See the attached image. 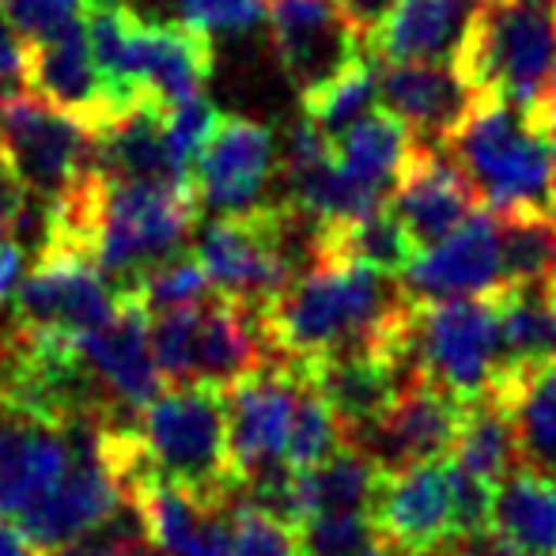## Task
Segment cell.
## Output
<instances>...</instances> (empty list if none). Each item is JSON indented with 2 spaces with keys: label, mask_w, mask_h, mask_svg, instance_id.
Wrapping results in <instances>:
<instances>
[{
  "label": "cell",
  "mask_w": 556,
  "mask_h": 556,
  "mask_svg": "<svg viewBox=\"0 0 556 556\" xmlns=\"http://www.w3.org/2000/svg\"><path fill=\"white\" fill-rule=\"evenodd\" d=\"M144 542L148 538H144V527H140V515H137V507L129 504V507H122L111 522L88 530V534L61 545V549H53L50 556H137Z\"/></svg>",
  "instance_id": "cell-37"
},
{
  "label": "cell",
  "mask_w": 556,
  "mask_h": 556,
  "mask_svg": "<svg viewBox=\"0 0 556 556\" xmlns=\"http://www.w3.org/2000/svg\"><path fill=\"white\" fill-rule=\"evenodd\" d=\"M409 311L413 300L402 280L337 257H315L262 311V333L277 364L307 371L323 359L387 349Z\"/></svg>",
  "instance_id": "cell-1"
},
{
  "label": "cell",
  "mask_w": 556,
  "mask_h": 556,
  "mask_svg": "<svg viewBox=\"0 0 556 556\" xmlns=\"http://www.w3.org/2000/svg\"><path fill=\"white\" fill-rule=\"evenodd\" d=\"M23 277H27V250L15 239H0V307L15 300Z\"/></svg>",
  "instance_id": "cell-41"
},
{
  "label": "cell",
  "mask_w": 556,
  "mask_h": 556,
  "mask_svg": "<svg viewBox=\"0 0 556 556\" xmlns=\"http://www.w3.org/2000/svg\"><path fill=\"white\" fill-rule=\"evenodd\" d=\"M30 205H35V201H30V190L23 186L12 155H8L4 144H0V239H12V235L20 231V224L27 220Z\"/></svg>",
  "instance_id": "cell-38"
},
{
  "label": "cell",
  "mask_w": 556,
  "mask_h": 556,
  "mask_svg": "<svg viewBox=\"0 0 556 556\" xmlns=\"http://www.w3.org/2000/svg\"><path fill=\"white\" fill-rule=\"evenodd\" d=\"M454 73L477 99H496L534 122L556 91V23L538 0H484Z\"/></svg>",
  "instance_id": "cell-4"
},
{
  "label": "cell",
  "mask_w": 556,
  "mask_h": 556,
  "mask_svg": "<svg viewBox=\"0 0 556 556\" xmlns=\"http://www.w3.org/2000/svg\"><path fill=\"white\" fill-rule=\"evenodd\" d=\"M530 125H534V129L542 132V140H545V144H549L553 163H556V91H553V99H549V103H545V111L538 114Z\"/></svg>",
  "instance_id": "cell-45"
},
{
  "label": "cell",
  "mask_w": 556,
  "mask_h": 556,
  "mask_svg": "<svg viewBox=\"0 0 556 556\" xmlns=\"http://www.w3.org/2000/svg\"><path fill=\"white\" fill-rule=\"evenodd\" d=\"M484 0H397L367 50L382 65H451L458 61Z\"/></svg>",
  "instance_id": "cell-18"
},
{
  "label": "cell",
  "mask_w": 556,
  "mask_h": 556,
  "mask_svg": "<svg viewBox=\"0 0 556 556\" xmlns=\"http://www.w3.org/2000/svg\"><path fill=\"white\" fill-rule=\"evenodd\" d=\"M23 84H27L35 99L76 117V122H84L96 132L117 122L111 99L103 91V80L96 73V61H91L84 23L68 30V35L50 38V42L23 46Z\"/></svg>",
  "instance_id": "cell-17"
},
{
  "label": "cell",
  "mask_w": 556,
  "mask_h": 556,
  "mask_svg": "<svg viewBox=\"0 0 556 556\" xmlns=\"http://www.w3.org/2000/svg\"><path fill=\"white\" fill-rule=\"evenodd\" d=\"M394 4L397 0H333V8L344 20V27H349L364 46L371 42L375 30L387 23V15L394 12Z\"/></svg>",
  "instance_id": "cell-39"
},
{
  "label": "cell",
  "mask_w": 556,
  "mask_h": 556,
  "mask_svg": "<svg viewBox=\"0 0 556 556\" xmlns=\"http://www.w3.org/2000/svg\"><path fill=\"white\" fill-rule=\"evenodd\" d=\"M227 556H303L300 534L288 522L257 511L235 492L227 507Z\"/></svg>",
  "instance_id": "cell-32"
},
{
  "label": "cell",
  "mask_w": 556,
  "mask_h": 556,
  "mask_svg": "<svg viewBox=\"0 0 556 556\" xmlns=\"http://www.w3.org/2000/svg\"><path fill=\"white\" fill-rule=\"evenodd\" d=\"M300 394L303 371L277 359L227 390V446H231V469L239 484L285 466Z\"/></svg>",
  "instance_id": "cell-9"
},
{
  "label": "cell",
  "mask_w": 556,
  "mask_h": 556,
  "mask_svg": "<svg viewBox=\"0 0 556 556\" xmlns=\"http://www.w3.org/2000/svg\"><path fill=\"white\" fill-rule=\"evenodd\" d=\"M73 466L68 428L0 413V519L20 527Z\"/></svg>",
  "instance_id": "cell-16"
},
{
  "label": "cell",
  "mask_w": 556,
  "mask_h": 556,
  "mask_svg": "<svg viewBox=\"0 0 556 556\" xmlns=\"http://www.w3.org/2000/svg\"><path fill=\"white\" fill-rule=\"evenodd\" d=\"M295 534H300L303 556H364L379 545V534H375V522L367 511L315 515Z\"/></svg>",
  "instance_id": "cell-33"
},
{
  "label": "cell",
  "mask_w": 556,
  "mask_h": 556,
  "mask_svg": "<svg viewBox=\"0 0 556 556\" xmlns=\"http://www.w3.org/2000/svg\"><path fill=\"white\" fill-rule=\"evenodd\" d=\"M216 122H220V114H216V106L208 103L205 96L190 99V103H178L167 111V155H170V170H175L178 182H190L193 178V167H198Z\"/></svg>",
  "instance_id": "cell-34"
},
{
  "label": "cell",
  "mask_w": 556,
  "mask_h": 556,
  "mask_svg": "<svg viewBox=\"0 0 556 556\" xmlns=\"http://www.w3.org/2000/svg\"><path fill=\"white\" fill-rule=\"evenodd\" d=\"M504 288L556 285V213L496 216Z\"/></svg>",
  "instance_id": "cell-28"
},
{
  "label": "cell",
  "mask_w": 556,
  "mask_h": 556,
  "mask_svg": "<svg viewBox=\"0 0 556 556\" xmlns=\"http://www.w3.org/2000/svg\"><path fill=\"white\" fill-rule=\"evenodd\" d=\"M397 356L413 379L428 382L454 405L484 402L504 379L496 307L492 300L413 303Z\"/></svg>",
  "instance_id": "cell-5"
},
{
  "label": "cell",
  "mask_w": 556,
  "mask_h": 556,
  "mask_svg": "<svg viewBox=\"0 0 556 556\" xmlns=\"http://www.w3.org/2000/svg\"><path fill=\"white\" fill-rule=\"evenodd\" d=\"M0 12L23 38V46H35L80 27L88 0H0Z\"/></svg>",
  "instance_id": "cell-35"
},
{
  "label": "cell",
  "mask_w": 556,
  "mask_h": 556,
  "mask_svg": "<svg viewBox=\"0 0 556 556\" xmlns=\"http://www.w3.org/2000/svg\"><path fill=\"white\" fill-rule=\"evenodd\" d=\"M364 556H402V553H394V549H390V545H382V542H379L371 553H364Z\"/></svg>",
  "instance_id": "cell-47"
},
{
  "label": "cell",
  "mask_w": 556,
  "mask_h": 556,
  "mask_svg": "<svg viewBox=\"0 0 556 556\" xmlns=\"http://www.w3.org/2000/svg\"><path fill=\"white\" fill-rule=\"evenodd\" d=\"M454 466L473 473L477 481L496 489L507 473L522 466L519 462V443H515V428L507 409L496 397L484 402L462 405L458 417V440H454Z\"/></svg>",
  "instance_id": "cell-26"
},
{
  "label": "cell",
  "mask_w": 556,
  "mask_h": 556,
  "mask_svg": "<svg viewBox=\"0 0 556 556\" xmlns=\"http://www.w3.org/2000/svg\"><path fill=\"white\" fill-rule=\"evenodd\" d=\"M443 152L462 170L484 213H556L553 152L515 106L477 99Z\"/></svg>",
  "instance_id": "cell-2"
},
{
  "label": "cell",
  "mask_w": 556,
  "mask_h": 556,
  "mask_svg": "<svg viewBox=\"0 0 556 556\" xmlns=\"http://www.w3.org/2000/svg\"><path fill=\"white\" fill-rule=\"evenodd\" d=\"M140 23H178V0H122Z\"/></svg>",
  "instance_id": "cell-43"
},
{
  "label": "cell",
  "mask_w": 556,
  "mask_h": 556,
  "mask_svg": "<svg viewBox=\"0 0 556 556\" xmlns=\"http://www.w3.org/2000/svg\"><path fill=\"white\" fill-rule=\"evenodd\" d=\"M489 530L519 556H556V484L519 466L492 492Z\"/></svg>",
  "instance_id": "cell-23"
},
{
  "label": "cell",
  "mask_w": 556,
  "mask_h": 556,
  "mask_svg": "<svg viewBox=\"0 0 556 556\" xmlns=\"http://www.w3.org/2000/svg\"><path fill=\"white\" fill-rule=\"evenodd\" d=\"M344 451V428L337 420V413L326 405V397L303 375V394H300V409H295V425H292V440H288V458L285 466L303 473V469H315L323 462H330L333 454Z\"/></svg>",
  "instance_id": "cell-31"
},
{
  "label": "cell",
  "mask_w": 556,
  "mask_h": 556,
  "mask_svg": "<svg viewBox=\"0 0 556 556\" xmlns=\"http://www.w3.org/2000/svg\"><path fill=\"white\" fill-rule=\"evenodd\" d=\"M553 23H556V0H553Z\"/></svg>",
  "instance_id": "cell-48"
},
{
  "label": "cell",
  "mask_w": 556,
  "mask_h": 556,
  "mask_svg": "<svg viewBox=\"0 0 556 556\" xmlns=\"http://www.w3.org/2000/svg\"><path fill=\"white\" fill-rule=\"evenodd\" d=\"M428 556H519L504 538H496L492 530H477V534H458L451 542H443L440 549Z\"/></svg>",
  "instance_id": "cell-40"
},
{
  "label": "cell",
  "mask_w": 556,
  "mask_h": 556,
  "mask_svg": "<svg viewBox=\"0 0 556 556\" xmlns=\"http://www.w3.org/2000/svg\"><path fill=\"white\" fill-rule=\"evenodd\" d=\"M269 15V0H178V23L198 35H242Z\"/></svg>",
  "instance_id": "cell-36"
},
{
  "label": "cell",
  "mask_w": 556,
  "mask_h": 556,
  "mask_svg": "<svg viewBox=\"0 0 556 556\" xmlns=\"http://www.w3.org/2000/svg\"><path fill=\"white\" fill-rule=\"evenodd\" d=\"M12 80H23V38L0 12V88Z\"/></svg>",
  "instance_id": "cell-42"
},
{
  "label": "cell",
  "mask_w": 556,
  "mask_h": 556,
  "mask_svg": "<svg viewBox=\"0 0 556 556\" xmlns=\"http://www.w3.org/2000/svg\"><path fill=\"white\" fill-rule=\"evenodd\" d=\"M125 295H132L144 307V315H167V311L198 307V303L213 300V285H208L198 254L193 250H178L167 262L152 265Z\"/></svg>",
  "instance_id": "cell-30"
},
{
  "label": "cell",
  "mask_w": 556,
  "mask_h": 556,
  "mask_svg": "<svg viewBox=\"0 0 556 556\" xmlns=\"http://www.w3.org/2000/svg\"><path fill=\"white\" fill-rule=\"evenodd\" d=\"M96 167L117 182H178L167 155V111L137 106L99 129Z\"/></svg>",
  "instance_id": "cell-22"
},
{
  "label": "cell",
  "mask_w": 556,
  "mask_h": 556,
  "mask_svg": "<svg viewBox=\"0 0 556 556\" xmlns=\"http://www.w3.org/2000/svg\"><path fill=\"white\" fill-rule=\"evenodd\" d=\"M462 405L432 390L428 382H409L390 402L382 417L344 435V446L364 454L379 473H402L413 466H435L454 454Z\"/></svg>",
  "instance_id": "cell-10"
},
{
  "label": "cell",
  "mask_w": 556,
  "mask_h": 556,
  "mask_svg": "<svg viewBox=\"0 0 556 556\" xmlns=\"http://www.w3.org/2000/svg\"><path fill=\"white\" fill-rule=\"evenodd\" d=\"M507 371L556 364V285H522L492 295Z\"/></svg>",
  "instance_id": "cell-24"
},
{
  "label": "cell",
  "mask_w": 556,
  "mask_h": 556,
  "mask_svg": "<svg viewBox=\"0 0 556 556\" xmlns=\"http://www.w3.org/2000/svg\"><path fill=\"white\" fill-rule=\"evenodd\" d=\"M0 144L12 155L30 198H42V205L65 198L96 170V129L53 111L30 91L0 99Z\"/></svg>",
  "instance_id": "cell-7"
},
{
  "label": "cell",
  "mask_w": 556,
  "mask_h": 556,
  "mask_svg": "<svg viewBox=\"0 0 556 556\" xmlns=\"http://www.w3.org/2000/svg\"><path fill=\"white\" fill-rule=\"evenodd\" d=\"M402 288L413 303L492 300L496 292H504L496 216L477 208L458 231L417 254V262L405 269Z\"/></svg>",
  "instance_id": "cell-13"
},
{
  "label": "cell",
  "mask_w": 556,
  "mask_h": 556,
  "mask_svg": "<svg viewBox=\"0 0 556 556\" xmlns=\"http://www.w3.org/2000/svg\"><path fill=\"white\" fill-rule=\"evenodd\" d=\"M0 556H42V553L27 542V534L20 527L0 519Z\"/></svg>",
  "instance_id": "cell-44"
},
{
  "label": "cell",
  "mask_w": 556,
  "mask_h": 556,
  "mask_svg": "<svg viewBox=\"0 0 556 556\" xmlns=\"http://www.w3.org/2000/svg\"><path fill=\"white\" fill-rule=\"evenodd\" d=\"M371 111H379V61L371 58H359L337 80L303 99V117L315 122L330 140L344 137Z\"/></svg>",
  "instance_id": "cell-29"
},
{
  "label": "cell",
  "mask_w": 556,
  "mask_h": 556,
  "mask_svg": "<svg viewBox=\"0 0 556 556\" xmlns=\"http://www.w3.org/2000/svg\"><path fill=\"white\" fill-rule=\"evenodd\" d=\"M277 167V137L269 125L239 114H220L198 167H193L190 186L201 208L216 213V220H227V216H247L269 205V186Z\"/></svg>",
  "instance_id": "cell-8"
},
{
  "label": "cell",
  "mask_w": 556,
  "mask_h": 556,
  "mask_svg": "<svg viewBox=\"0 0 556 556\" xmlns=\"http://www.w3.org/2000/svg\"><path fill=\"white\" fill-rule=\"evenodd\" d=\"M8 375H12V344H8L4 330H0V413L8 402Z\"/></svg>",
  "instance_id": "cell-46"
},
{
  "label": "cell",
  "mask_w": 556,
  "mask_h": 556,
  "mask_svg": "<svg viewBox=\"0 0 556 556\" xmlns=\"http://www.w3.org/2000/svg\"><path fill=\"white\" fill-rule=\"evenodd\" d=\"M213 42L182 23H140V91L152 106L190 103L213 80Z\"/></svg>",
  "instance_id": "cell-20"
},
{
  "label": "cell",
  "mask_w": 556,
  "mask_h": 556,
  "mask_svg": "<svg viewBox=\"0 0 556 556\" xmlns=\"http://www.w3.org/2000/svg\"><path fill=\"white\" fill-rule=\"evenodd\" d=\"M387 208L397 227L409 235L417 254H425L451 231H458L481 205H477L473 190L462 178V170L454 167L451 155L443 148L420 144L413 152V160L405 163L402 175H397Z\"/></svg>",
  "instance_id": "cell-15"
},
{
  "label": "cell",
  "mask_w": 556,
  "mask_h": 556,
  "mask_svg": "<svg viewBox=\"0 0 556 556\" xmlns=\"http://www.w3.org/2000/svg\"><path fill=\"white\" fill-rule=\"evenodd\" d=\"M379 103L417 137V144L443 148L466 122L477 96L451 65H382L379 61Z\"/></svg>",
  "instance_id": "cell-19"
},
{
  "label": "cell",
  "mask_w": 556,
  "mask_h": 556,
  "mask_svg": "<svg viewBox=\"0 0 556 556\" xmlns=\"http://www.w3.org/2000/svg\"><path fill=\"white\" fill-rule=\"evenodd\" d=\"M417 148V137L394 114L379 106L364 122L352 125L344 137L333 140V160L344 175H352L359 186H367V190L390 201L397 175L405 170V163L413 160Z\"/></svg>",
  "instance_id": "cell-25"
},
{
  "label": "cell",
  "mask_w": 556,
  "mask_h": 556,
  "mask_svg": "<svg viewBox=\"0 0 556 556\" xmlns=\"http://www.w3.org/2000/svg\"><path fill=\"white\" fill-rule=\"evenodd\" d=\"M379 477H382L379 469H375L364 454L352 451V446H344L341 454H333V458L323 462V466L295 473V492H300L303 522L315 519V515L367 511Z\"/></svg>",
  "instance_id": "cell-27"
},
{
  "label": "cell",
  "mask_w": 556,
  "mask_h": 556,
  "mask_svg": "<svg viewBox=\"0 0 556 556\" xmlns=\"http://www.w3.org/2000/svg\"><path fill=\"white\" fill-rule=\"evenodd\" d=\"M375 534L402 556H428L454 538V500L446 462L382 473L371 507Z\"/></svg>",
  "instance_id": "cell-14"
},
{
  "label": "cell",
  "mask_w": 556,
  "mask_h": 556,
  "mask_svg": "<svg viewBox=\"0 0 556 556\" xmlns=\"http://www.w3.org/2000/svg\"><path fill=\"white\" fill-rule=\"evenodd\" d=\"M273 53L300 99L315 96L364 58V42L344 27L333 0H269Z\"/></svg>",
  "instance_id": "cell-12"
},
{
  "label": "cell",
  "mask_w": 556,
  "mask_h": 556,
  "mask_svg": "<svg viewBox=\"0 0 556 556\" xmlns=\"http://www.w3.org/2000/svg\"><path fill=\"white\" fill-rule=\"evenodd\" d=\"M144 318V307L132 295H122V307L111 323L76 341L84 367L103 390L114 428H137L140 413L163 394V375L155 367Z\"/></svg>",
  "instance_id": "cell-11"
},
{
  "label": "cell",
  "mask_w": 556,
  "mask_h": 556,
  "mask_svg": "<svg viewBox=\"0 0 556 556\" xmlns=\"http://www.w3.org/2000/svg\"><path fill=\"white\" fill-rule=\"evenodd\" d=\"M122 307V295L91 257L76 250H42L8 303V330L30 337H80L103 330Z\"/></svg>",
  "instance_id": "cell-6"
},
{
  "label": "cell",
  "mask_w": 556,
  "mask_h": 556,
  "mask_svg": "<svg viewBox=\"0 0 556 556\" xmlns=\"http://www.w3.org/2000/svg\"><path fill=\"white\" fill-rule=\"evenodd\" d=\"M144 481H163L208 504L231 507L239 481L227 446V390L167 387L137 420Z\"/></svg>",
  "instance_id": "cell-3"
},
{
  "label": "cell",
  "mask_w": 556,
  "mask_h": 556,
  "mask_svg": "<svg viewBox=\"0 0 556 556\" xmlns=\"http://www.w3.org/2000/svg\"><path fill=\"white\" fill-rule=\"evenodd\" d=\"M492 397L511 417L519 462L556 484V364L507 371Z\"/></svg>",
  "instance_id": "cell-21"
}]
</instances>
